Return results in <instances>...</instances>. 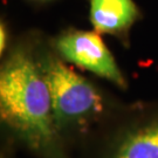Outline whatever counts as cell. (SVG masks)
Here are the masks:
<instances>
[{"label":"cell","instance_id":"obj_5","mask_svg":"<svg viewBox=\"0 0 158 158\" xmlns=\"http://www.w3.org/2000/svg\"><path fill=\"white\" fill-rule=\"evenodd\" d=\"M109 158H158V119L128 130L114 144Z\"/></svg>","mask_w":158,"mask_h":158},{"label":"cell","instance_id":"obj_2","mask_svg":"<svg viewBox=\"0 0 158 158\" xmlns=\"http://www.w3.org/2000/svg\"><path fill=\"white\" fill-rule=\"evenodd\" d=\"M52 97L55 125L62 131L81 129L98 117L103 109L100 93L88 80L53 55L39 61Z\"/></svg>","mask_w":158,"mask_h":158},{"label":"cell","instance_id":"obj_3","mask_svg":"<svg viewBox=\"0 0 158 158\" xmlns=\"http://www.w3.org/2000/svg\"><path fill=\"white\" fill-rule=\"evenodd\" d=\"M60 55L69 62L124 88L127 82L113 54L97 32L69 31L55 41Z\"/></svg>","mask_w":158,"mask_h":158},{"label":"cell","instance_id":"obj_1","mask_svg":"<svg viewBox=\"0 0 158 158\" xmlns=\"http://www.w3.org/2000/svg\"><path fill=\"white\" fill-rule=\"evenodd\" d=\"M0 115L2 122L46 158H61L60 132L55 125L46 79L31 53L18 48L0 73Z\"/></svg>","mask_w":158,"mask_h":158},{"label":"cell","instance_id":"obj_6","mask_svg":"<svg viewBox=\"0 0 158 158\" xmlns=\"http://www.w3.org/2000/svg\"><path fill=\"white\" fill-rule=\"evenodd\" d=\"M7 29H6L4 23H1L0 25V52L4 53L7 46Z\"/></svg>","mask_w":158,"mask_h":158},{"label":"cell","instance_id":"obj_4","mask_svg":"<svg viewBox=\"0 0 158 158\" xmlns=\"http://www.w3.org/2000/svg\"><path fill=\"white\" fill-rule=\"evenodd\" d=\"M137 15L134 0H90V21L97 33L124 32Z\"/></svg>","mask_w":158,"mask_h":158}]
</instances>
